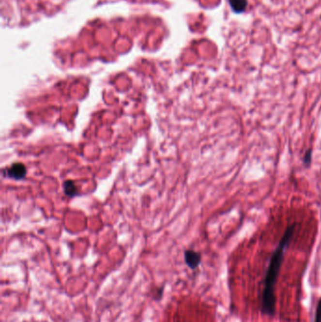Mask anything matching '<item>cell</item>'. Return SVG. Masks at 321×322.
Returning <instances> with one entry per match:
<instances>
[{
  "mask_svg": "<svg viewBox=\"0 0 321 322\" xmlns=\"http://www.w3.org/2000/svg\"><path fill=\"white\" fill-rule=\"evenodd\" d=\"M231 8L236 13H242L246 10L248 2L247 0H229Z\"/></svg>",
  "mask_w": 321,
  "mask_h": 322,
  "instance_id": "277c9868",
  "label": "cell"
},
{
  "mask_svg": "<svg viewBox=\"0 0 321 322\" xmlns=\"http://www.w3.org/2000/svg\"><path fill=\"white\" fill-rule=\"evenodd\" d=\"M312 149H308L305 153V156H304V162L306 165H309L311 163V160H312Z\"/></svg>",
  "mask_w": 321,
  "mask_h": 322,
  "instance_id": "52a82bcc",
  "label": "cell"
},
{
  "mask_svg": "<svg viewBox=\"0 0 321 322\" xmlns=\"http://www.w3.org/2000/svg\"><path fill=\"white\" fill-rule=\"evenodd\" d=\"M163 291H164V287H161V288H157V289L155 290V292H154V294H155L154 300H156V301H159V300L162 298Z\"/></svg>",
  "mask_w": 321,
  "mask_h": 322,
  "instance_id": "ba28073f",
  "label": "cell"
},
{
  "mask_svg": "<svg viewBox=\"0 0 321 322\" xmlns=\"http://www.w3.org/2000/svg\"><path fill=\"white\" fill-rule=\"evenodd\" d=\"M7 174L9 177L20 180L23 179L27 174V169L24 164L22 163H15L12 165L9 169H7Z\"/></svg>",
  "mask_w": 321,
  "mask_h": 322,
  "instance_id": "3957f363",
  "label": "cell"
},
{
  "mask_svg": "<svg viewBox=\"0 0 321 322\" xmlns=\"http://www.w3.org/2000/svg\"><path fill=\"white\" fill-rule=\"evenodd\" d=\"M296 224L288 225L283 237L281 238L277 248L271 255L270 264L266 272L264 289L261 299V312L264 315L274 316L275 306H276V297H275V286L278 280V276L282 267L284 260L285 252L288 248V244L294 235Z\"/></svg>",
  "mask_w": 321,
  "mask_h": 322,
  "instance_id": "6da1fadb",
  "label": "cell"
},
{
  "mask_svg": "<svg viewBox=\"0 0 321 322\" xmlns=\"http://www.w3.org/2000/svg\"><path fill=\"white\" fill-rule=\"evenodd\" d=\"M314 322H321V298L317 305V310H316V316Z\"/></svg>",
  "mask_w": 321,
  "mask_h": 322,
  "instance_id": "8992f818",
  "label": "cell"
},
{
  "mask_svg": "<svg viewBox=\"0 0 321 322\" xmlns=\"http://www.w3.org/2000/svg\"><path fill=\"white\" fill-rule=\"evenodd\" d=\"M63 187H64V191L68 196L73 197L76 194V186L73 181H70V180L66 181L63 185Z\"/></svg>",
  "mask_w": 321,
  "mask_h": 322,
  "instance_id": "5b68a950",
  "label": "cell"
},
{
  "mask_svg": "<svg viewBox=\"0 0 321 322\" xmlns=\"http://www.w3.org/2000/svg\"><path fill=\"white\" fill-rule=\"evenodd\" d=\"M184 258L186 262V266L190 270H196L202 261V255L198 252H195L193 250H186L184 254Z\"/></svg>",
  "mask_w": 321,
  "mask_h": 322,
  "instance_id": "7a4b0ae2",
  "label": "cell"
}]
</instances>
